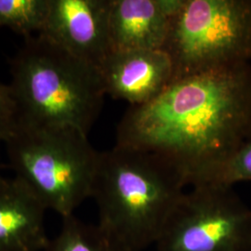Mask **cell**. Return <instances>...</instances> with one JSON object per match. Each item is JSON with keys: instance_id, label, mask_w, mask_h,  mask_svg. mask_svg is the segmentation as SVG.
I'll return each instance as SVG.
<instances>
[{"instance_id": "obj_1", "label": "cell", "mask_w": 251, "mask_h": 251, "mask_svg": "<svg viewBox=\"0 0 251 251\" xmlns=\"http://www.w3.org/2000/svg\"><path fill=\"white\" fill-rule=\"evenodd\" d=\"M251 136V67L233 63L173 81L152 101L129 106L117 144L153 152L190 185Z\"/></svg>"}, {"instance_id": "obj_2", "label": "cell", "mask_w": 251, "mask_h": 251, "mask_svg": "<svg viewBox=\"0 0 251 251\" xmlns=\"http://www.w3.org/2000/svg\"><path fill=\"white\" fill-rule=\"evenodd\" d=\"M187 185L166 158L116 144L99 154L91 195L98 225L127 251H144L156 243Z\"/></svg>"}, {"instance_id": "obj_3", "label": "cell", "mask_w": 251, "mask_h": 251, "mask_svg": "<svg viewBox=\"0 0 251 251\" xmlns=\"http://www.w3.org/2000/svg\"><path fill=\"white\" fill-rule=\"evenodd\" d=\"M9 65L17 125L69 126L89 135L106 95L97 68L41 35L25 38Z\"/></svg>"}, {"instance_id": "obj_4", "label": "cell", "mask_w": 251, "mask_h": 251, "mask_svg": "<svg viewBox=\"0 0 251 251\" xmlns=\"http://www.w3.org/2000/svg\"><path fill=\"white\" fill-rule=\"evenodd\" d=\"M9 164L47 210L63 219L91 198L100 152L69 126L17 125L7 140Z\"/></svg>"}, {"instance_id": "obj_5", "label": "cell", "mask_w": 251, "mask_h": 251, "mask_svg": "<svg viewBox=\"0 0 251 251\" xmlns=\"http://www.w3.org/2000/svg\"><path fill=\"white\" fill-rule=\"evenodd\" d=\"M173 81L251 59V0H181L162 47ZM171 82V83H172Z\"/></svg>"}, {"instance_id": "obj_6", "label": "cell", "mask_w": 251, "mask_h": 251, "mask_svg": "<svg viewBox=\"0 0 251 251\" xmlns=\"http://www.w3.org/2000/svg\"><path fill=\"white\" fill-rule=\"evenodd\" d=\"M154 246L156 251H251V209L232 187L192 186Z\"/></svg>"}, {"instance_id": "obj_7", "label": "cell", "mask_w": 251, "mask_h": 251, "mask_svg": "<svg viewBox=\"0 0 251 251\" xmlns=\"http://www.w3.org/2000/svg\"><path fill=\"white\" fill-rule=\"evenodd\" d=\"M112 0H50L38 35L99 70L113 51L110 38Z\"/></svg>"}, {"instance_id": "obj_8", "label": "cell", "mask_w": 251, "mask_h": 251, "mask_svg": "<svg viewBox=\"0 0 251 251\" xmlns=\"http://www.w3.org/2000/svg\"><path fill=\"white\" fill-rule=\"evenodd\" d=\"M98 71L105 94L130 106L157 98L173 76L171 59L162 50L112 51Z\"/></svg>"}, {"instance_id": "obj_9", "label": "cell", "mask_w": 251, "mask_h": 251, "mask_svg": "<svg viewBox=\"0 0 251 251\" xmlns=\"http://www.w3.org/2000/svg\"><path fill=\"white\" fill-rule=\"evenodd\" d=\"M181 0H112L109 27L113 51L162 50Z\"/></svg>"}, {"instance_id": "obj_10", "label": "cell", "mask_w": 251, "mask_h": 251, "mask_svg": "<svg viewBox=\"0 0 251 251\" xmlns=\"http://www.w3.org/2000/svg\"><path fill=\"white\" fill-rule=\"evenodd\" d=\"M47 208L20 180L0 178V251H43Z\"/></svg>"}, {"instance_id": "obj_11", "label": "cell", "mask_w": 251, "mask_h": 251, "mask_svg": "<svg viewBox=\"0 0 251 251\" xmlns=\"http://www.w3.org/2000/svg\"><path fill=\"white\" fill-rule=\"evenodd\" d=\"M43 251H128L99 225H89L73 215Z\"/></svg>"}, {"instance_id": "obj_12", "label": "cell", "mask_w": 251, "mask_h": 251, "mask_svg": "<svg viewBox=\"0 0 251 251\" xmlns=\"http://www.w3.org/2000/svg\"><path fill=\"white\" fill-rule=\"evenodd\" d=\"M50 0H0V27H7L25 39L40 34L45 26Z\"/></svg>"}, {"instance_id": "obj_13", "label": "cell", "mask_w": 251, "mask_h": 251, "mask_svg": "<svg viewBox=\"0 0 251 251\" xmlns=\"http://www.w3.org/2000/svg\"><path fill=\"white\" fill-rule=\"evenodd\" d=\"M240 181H251V136L223 161L198 174L190 185L212 184L232 187Z\"/></svg>"}, {"instance_id": "obj_14", "label": "cell", "mask_w": 251, "mask_h": 251, "mask_svg": "<svg viewBox=\"0 0 251 251\" xmlns=\"http://www.w3.org/2000/svg\"><path fill=\"white\" fill-rule=\"evenodd\" d=\"M17 126L16 109L9 86L0 81V143H4Z\"/></svg>"}, {"instance_id": "obj_15", "label": "cell", "mask_w": 251, "mask_h": 251, "mask_svg": "<svg viewBox=\"0 0 251 251\" xmlns=\"http://www.w3.org/2000/svg\"><path fill=\"white\" fill-rule=\"evenodd\" d=\"M1 144V143H0ZM0 178H2V175H1V165H0Z\"/></svg>"}]
</instances>
